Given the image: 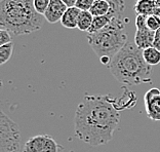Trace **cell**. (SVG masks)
<instances>
[{
    "label": "cell",
    "instance_id": "cell-1",
    "mask_svg": "<svg viewBox=\"0 0 160 152\" xmlns=\"http://www.w3.org/2000/svg\"><path fill=\"white\" fill-rule=\"evenodd\" d=\"M119 120V110L110 96L85 95L75 110V137L90 146L106 145Z\"/></svg>",
    "mask_w": 160,
    "mask_h": 152
},
{
    "label": "cell",
    "instance_id": "cell-2",
    "mask_svg": "<svg viewBox=\"0 0 160 152\" xmlns=\"http://www.w3.org/2000/svg\"><path fill=\"white\" fill-rule=\"evenodd\" d=\"M109 70L116 80L125 85H139L151 82L152 68L143 57V49L128 41L112 58Z\"/></svg>",
    "mask_w": 160,
    "mask_h": 152
},
{
    "label": "cell",
    "instance_id": "cell-3",
    "mask_svg": "<svg viewBox=\"0 0 160 152\" xmlns=\"http://www.w3.org/2000/svg\"><path fill=\"white\" fill-rule=\"evenodd\" d=\"M41 14L35 10L34 0H0V28L16 36L41 29Z\"/></svg>",
    "mask_w": 160,
    "mask_h": 152
},
{
    "label": "cell",
    "instance_id": "cell-4",
    "mask_svg": "<svg viewBox=\"0 0 160 152\" xmlns=\"http://www.w3.org/2000/svg\"><path fill=\"white\" fill-rule=\"evenodd\" d=\"M125 23L123 16L115 17L107 27L96 33L87 35L88 44L98 57H107L112 60V58L128 42Z\"/></svg>",
    "mask_w": 160,
    "mask_h": 152
},
{
    "label": "cell",
    "instance_id": "cell-5",
    "mask_svg": "<svg viewBox=\"0 0 160 152\" xmlns=\"http://www.w3.org/2000/svg\"><path fill=\"white\" fill-rule=\"evenodd\" d=\"M0 152H21L20 126L3 111L0 113Z\"/></svg>",
    "mask_w": 160,
    "mask_h": 152
},
{
    "label": "cell",
    "instance_id": "cell-6",
    "mask_svg": "<svg viewBox=\"0 0 160 152\" xmlns=\"http://www.w3.org/2000/svg\"><path fill=\"white\" fill-rule=\"evenodd\" d=\"M136 35L133 42L140 49H146L153 46L155 32L147 27V17L138 14L136 18Z\"/></svg>",
    "mask_w": 160,
    "mask_h": 152
},
{
    "label": "cell",
    "instance_id": "cell-7",
    "mask_svg": "<svg viewBox=\"0 0 160 152\" xmlns=\"http://www.w3.org/2000/svg\"><path fill=\"white\" fill-rule=\"evenodd\" d=\"M60 145L48 135L31 137L25 143L23 152H59Z\"/></svg>",
    "mask_w": 160,
    "mask_h": 152
},
{
    "label": "cell",
    "instance_id": "cell-8",
    "mask_svg": "<svg viewBox=\"0 0 160 152\" xmlns=\"http://www.w3.org/2000/svg\"><path fill=\"white\" fill-rule=\"evenodd\" d=\"M147 116L154 121H160V89L152 88L144 96Z\"/></svg>",
    "mask_w": 160,
    "mask_h": 152
},
{
    "label": "cell",
    "instance_id": "cell-9",
    "mask_svg": "<svg viewBox=\"0 0 160 152\" xmlns=\"http://www.w3.org/2000/svg\"><path fill=\"white\" fill-rule=\"evenodd\" d=\"M67 9V5L62 2L61 0H50L49 5L44 13V18L50 24L58 23L59 21L61 22Z\"/></svg>",
    "mask_w": 160,
    "mask_h": 152
},
{
    "label": "cell",
    "instance_id": "cell-10",
    "mask_svg": "<svg viewBox=\"0 0 160 152\" xmlns=\"http://www.w3.org/2000/svg\"><path fill=\"white\" fill-rule=\"evenodd\" d=\"M81 13V10L78 9L77 7H68L67 12L65 13L61 20L62 25L65 28L68 29H75L77 28V23H78V18L79 14Z\"/></svg>",
    "mask_w": 160,
    "mask_h": 152
},
{
    "label": "cell",
    "instance_id": "cell-11",
    "mask_svg": "<svg viewBox=\"0 0 160 152\" xmlns=\"http://www.w3.org/2000/svg\"><path fill=\"white\" fill-rule=\"evenodd\" d=\"M158 6L155 0H137L136 4H134V12L142 16H151L153 13L154 9Z\"/></svg>",
    "mask_w": 160,
    "mask_h": 152
},
{
    "label": "cell",
    "instance_id": "cell-12",
    "mask_svg": "<svg viewBox=\"0 0 160 152\" xmlns=\"http://www.w3.org/2000/svg\"><path fill=\"white\" fill-rule=\"evenodd\" d=\"M111 9V5L109 0H100V1H94L93 5L90 8V13L93 17H101L108 14Z\"/></svg>",
    "mask_w": 160,
    "mask_h": 152
},
{
    "label": "cell",
    "instance_id": "cell-13",
    "mask_svg": "<svg viewBox=\"0 0 160 152\" xmlns=\"http://www.w3.org/2000/svg\"><path fill=\"white\" fill-rule=\"evenodd\" d=\"M143 57L144 60L149 66H156L160 63V50L155 48L154 46L146 48L143 50Z\"/></svg>",
    "mask_w": 160,
    "mask_h": 152
},
{
    "label": "cell",
    "instance_id": "cell-14",
    "mask_svg": "<svg viewBox=\"0 0 160 152\" xmlns=\"http://www.w3.org/2000/svg\"><path fill=\"white\" fill-rule=\"evenodd\" d=\"M93 16L90 12H81L78 18V23H77V28L80 31H87L90 29L93 22Z\"/></svg>",
    "mask_w": 160,
    "mask_h": 152
},
{
    "label": "cell",
    "instance_id": "cell-15",
    "mask_svg": "<svg viewBox=\"0 0 160 152\" xmlns=\"http://www.w3.org/2000/svg\"><path fill=\"white\" fill-rule=\"evenodd\" d=\"M13 53V43L9 42L7 44L0 46V64H5L12 56Z\"/></svg>",
    "mask_w": 160,
    "mask_h": 152
},
{
    "label": "cell",
    "instance_id": "cell-16",
    "mask_svg": "<svg viewBox=\"0 0 160 152\" xmlns=\"http://www.w3.org/2000/svg\"><path fill=\"white\" fill-rule=\"evenodd\" d=\"M50 3V0H34L35 10L41 16H44L47 7Z\"/></svg>",
    "mask_w": 160,
    "mask_h": 152
},
{
    "label": "cell",
    "instance_id": "cell-17",
    "mask_svg": "<svg viewBox=\"0 0 160 152\" xmlns=\"http://www.w3.org/2000/svg\"><path fill=\"white\" fill-rule=\"evenodd\" d=\"M147 27L150 29V30L156 32L158 29H160V20L157 17L153 16V14L148 16L147 17Z\"/></svg>",
    "mask_w": 160,
    "mask_h": 152
},
{
    "label": "cell",
    "instance_id": "cell-18",
    "mask_svg": "<svg viewBox=\"0 0 160 152\" xmlns=\"http://www.w3.org/2000/svg\"><path fill=\"white\" fill-rule=\"evenodd\" d=\"M94 0H77L75 7H77L81 12H89L93 5Z\"/></svg>",
    "mask_w": 160,
    "mask_h": 152
},
{
    "label": "cell",
    "instance_id": "cell-19",
    "mask_svg": "<svg viewBox=\"0 0 160 152\" xmlns=\"http://www.w3.org/2000/svg\"><path fill=\"white\" fill-rule=\"evenodd\" d=\"M12 42V36H10V32L4 29H0V46L7 44V43Z\"/></svg>",
    "mask_w": 160,
    "mask_h": 152
},
{
    "label": "cell",
    "instance_id": "cell-20",
    "mask_svg": "<svg viewBox=\"0 0 160 152\" xmlns=\"http://www.w3.org/2000/svg\"><path fill=\"white\" fill-rule=\"evenodd\" d=\"M153 46H154L155 48H157L158 50H160V29H158V30L155 32Z\"/></svg>",
    "mask_w": 160,
    "mask_h": 152
},
{
    "label": "cell",
    "instance_id": "cell-21",
    "mask_svg": "<svg viewBox=\"0 0 160 152\" xmlns=\"http://www.w3.org/2000/svg\"><path fill=\"white\" fill-rule=\"evenodd\" d=\"M61 1L65 3V4L67 5V7H73V6H75L77 0H61Z\"/></svg>",
    "mask_w": 160,
    "mask_h": 152
},
{
    "label": "cell",
    "instance_id": "cell-22",
    "mask_svg": "<svg viewBox=\"0 0 160 152\" xmlns=\"http://www.w3.org/2000/svg\"><path fill=\"white\" fill-rule=\"evenodd\" d=\"M155 1H156V3L158 4V6H160V0H155Z\"/></svg>",
    "mask_w": 160,
    "mask_h": 152
},
{
    "label": "cell",
    "instance_id": "cell-23",
    "mask_svg": "<svg viewBox=\"0 0 160 152\" xmlns=\"http://www.w3.org/2000/svg\"><path fill=\"white\" fill-rule=\"evenodd\" d=\"M94 1H100V0H94Z\"/></svg>",
    "mask_w": 160,
    "mask_h": 152
}]
</instances>
